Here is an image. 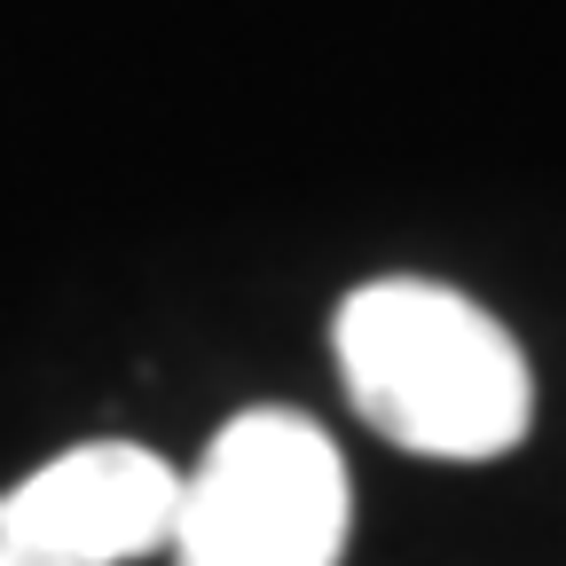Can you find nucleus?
Wrapping results in <instances>:
<instances>
[{
	"label": "nucleus",
	"instance_id": "obj_2",
	"mask_svg": "<svg viewBox=\"0 0 566 566\" xmlns=\"http://www.w3.org/2000/svg\"><path fill=\"white\" fill-rule=\"evenodd\" d=\"M346 457L307 409H237L197 472H181L174 566H338Z\"/></svg>",
	"mask_w": 566,
	"mask_h": 566
},
{
	"label": "nucleus",
	"instance_id": "obj_1",
	"mask_svg": "<svg viewBox=\"0 0 566 566\" xmlns=\"http://www.w3.org/2000/svg\"><path fill=\"white\" fill-rule=\"evenodd\" d=\"M331 346L354 417L409 457L488 464L520 449L535 424V370L520 338L449 283L424 275L363 283V292H346Z\"/></svg>",
	"mask_w": 566,
	"mask_h": 566
},
{
	"label": "nucleus",
	"instance_id": "obj_3",
	"mask_svg": "<svg viewBox=\"0 0 566 566\" xmlns=\"http://www.w3.org/2000/svg\"><path fill=\"white\" fill-rule=\"evenodd\" d=\"M181 472L142 441H80L0 495V566H134L174 543Z\"/></svg>",
	"mask_w": 566,
	"mask_h": 566
}]
</instances>
